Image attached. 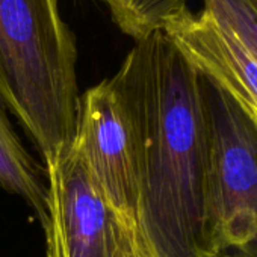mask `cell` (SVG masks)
Wrapping results in <instances>:
<instances>
[{
    "mask_svg": "<svg viewBox=\"0 0 257 257\" xmlns=\"http://www.w3.org/2000/svg\"><path fill=\"white\" fill-rule=\"evenodd\" d=\"M212 20L257 58V0H203Z\"/></svg>",
    "mask_w": 257,
    "mask_h": 257,
    "instance_id": "9",
    "label": "cell"
},
{
    "mask_svg": "<svg viewBox=\"0 0 257 257\" xmlns=\"http://www.w3.org/2000/svg\"><path fill=\"white\" fill-rule=\"evenodd\" d=\"M0 188L23 198L47 225V180L44 167L26 150L0 103Z\"/></svg>",
    "mask_w": 257,
    "mask_h": 257,
    "instance_id": "7",
    "label": "cell"
},
{
    "mask_svg": "<svg viewBox=\"0 0 257 257\" xmlns=\"http://www.w3.org/2000/svg\"><path fill=\"white\" fill-rule=\"evenodd\" d=\"M201 77L207 122L204 257H257V131L224 91Z\"/></svg>",
    "mask_w": 257,
    "mask_h": 257,
    "instance_id": "3",
    "label": "cell"
},
{
    "mask_svg": "<svg viewBox=\"0 0 257 257\" xmlns=\"http://www.w3.org/2000/svg\"><path fill=\"white\" fill-rule=\"evenodd\" d=\"M109 8L112 22L118 29L143 41L158 31H164L185 7L186 0H101Z\"/></svg>",
    "mask_w": 257,
    "mask_h": 257,
    "instance_id": "8",
    "label": "cell"
},
{
    "mask_svg": "<svg viewBox=\"0 0 257 257\" xmlns=\"http://www.w3.org/2000/svg\"><path fill=\"white\" fill-rule=\"evenodd\" d=\"M188 61L240 109L257 131V58L206 13L188 5L165 26Z\"/></svg>",
    "mask_w": 257,
    "mask_h": 257,
    "instance_id": "6",
    "label": "cell"
},
{
    "mask_svg": "<svg viewBox=\"0 0 257 257\" xmlns=\"http://www.w3.org/2000/svg\"><path fill=\"white\" fill-rule=\"evenodd\" d=\"M76 37L58 0H0V103L43 159L73 146L77 113Z\"/></svg>",
    "mask_w": 257,
    "mask_h": 257,
    "instance_id": "2",
    "label": "cell"
},
{
    "mask_svg": "<svg viewBox=\"0 0 257 257\" xmlns=\"http://www.w3.org/2000/svg\"><path fill=\"white\" fill-rule=\"evenodd\" d=\"M140 127L143 230L155 257H204L207 122L203 77L158 31L113 74Z\"/></svg>",
    "mask_w": 257,
    "mask_h": 257,
    "instance_id": "1",
    "label": "cell"
},
{
    "mask_svg": "<svg viewBox=\"0 0 257 257\" xmlns=\"http://www.w3.org/2000/svg\"><path fill=\"white\" fill-rule=\"evenodd\" d=\"M73 144L104 198L147 245L140 127L131 101L113 76L80 95Z\"/></svg>",
    "mask_w": 257,
    "mask_h": 257,
    "instance_id": "5",
    "label": "cell"
},
{
    "mask_svg": "<svg viewBox=\"0 0 257 257\" xmlns=\"http://www.w3.org/2000/svg\"><path fill=\"white\" fill-rule=\"evenodd\" d=\"M43 162L47 257H153L104 198L74 144Z\"/></svg>",
    "mask_w": 257,
    "mask_h": 257,
    "instance_id": "4",
    "label": "cell"
}]
</instances>
